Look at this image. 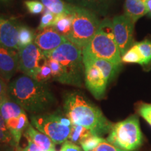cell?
I'll return each mask as SVG.
<instances>
[{"label": "cell", "instance_id": "obj_1", "mask_svg": "<svg viewBox=\"0 0 151 151\" xmlns=\"http://www.w3.org/2000/svg\"><path fill=\"white\" fill-rule=\"evenodd\" d=\"M8 94L24 111L34 114L45 112L55 102L54 94L47 83L26 75L18 76L9 83Z\"/></svg>", "mask_w": 151, "mask_h": 151}, {"label": "cell", "instance_id": "obj_2", "mask_svg": "<svg viewBox=\"0 0 151 151\" xmlns=\"http://www.w3.org/2000/svg\"><path fill=\"white\" fill-rule=\"evenodd\" d=\"M66 116L73 124L87 128L94 135L102 137L110 132L113 124L108 120L101 110L78 92L66 94L64 100Z\"/></svg>", "mask_w": 151, "mask_h": 151}, {"label": "cell", "instance_id": "obj_3", "mask_svg": "<svg viewBox=\"0 0 151 151\" xmlns=\"http://www.w3.org/2000/svg\"><path fill=\"white\" fill-rule=\"evenodd\" d=\"M46 58L60 64L65 74V84L81 88L84 78L82 48L67 41L51 52L44 53Z\"/></svg>", "mask_w": 151, "mask_h": 151}, {"label": "cell", "instance_id": "obj_4", "mask_svg": "<svg viewBox=\"0 0 151 151\" xmlns=\"http://www.w3.org/2000/svg\"><path fill=\"white\" fill-rule=\"evenodd\" d=\"M83 56L105 60L121 65V54L115 39L112 20L106 18L101 21L97 32L82 49Z\"/></svg>", "mask_w": 151, "mask_h": 151}, {"label": "cell", "instance_id": "obj_5", "mask_svg": "<svg viewBox=\"0 0 151 151\" xmlns=\"http://www.w3.org/2000/svg\"><path fill=\"white\" fill-rule=\"evenodd\" d=\"M71 14L72 27L67 39L83 49L97 32L101 21L94 13L76 6H73Z\"/></svg>", "mask_w": 151, "mask_h": 151}, {"label": "cell", "instance_id": "obj_6", "mask_svg": "<svg viewBox=\"0 0 151 151\" xmlns=\"http://www.w3.org/2000/svg\"><path fill=\"white\" fill-rule=\"evenodd\" d=\"M106 140L123 150L134 151L143 140L138 117L131 116L113 124Z\"/></svg>", "mask_w": 151, "mask_h": 151}, {"label": "cell", "instance_id": "obj_7", "mask_svg": "<svg viewBox=\"0 0 151 151\" xmlns=\"http://www.w3.org/2000/svg\"><path fill=\"white\" fill-rule=\"evenodd\" d=\"M31 124L55 144L63 143L69 139L73 125L67 116L58 113L34 115L31 117Z\"/></svg>", "mask_w": 151, "mask_h": 151}, {"label": "cell", "instance_id": "obj_8", "mask_svg": "<svg viewBox=\"0 0 151 151\" xmlns=\"http://www.w3.org/2000/svg\"><path fill=\"white\" fill-rule=\"evenodd\" d=\"M18 57V69L32 78L47 60L44 52L35 43L19 49Z\"/></svg>", "mask_w": 151, "mask_h": 151}, {"label": "cell", "instance_id": "obj_9", "mask_svg": "<svg viewBox=\"0 0 151 151\" xmlns=\"http://www.w3.org/2000/svg\"><path fill=\"white\" fill-rule=\"evenodd\" d=\"M84 64V81L86 86L96 99H100L104 96L109 79L99 67L91 60L83 58Z\"/></svg>", "mask_w": 151, "mask_h": 151}, {"label": "cell", "instance_id": "obj_10", "mask_svg": "<svg viewBox=\"0 0 151 151\" xmlns=\"http://www.w3.org/2000/svg\"><path fill=\"white\" fill-rule=\"evenodd\" d=\"M134 24L125 15L117 16L113 18V35L121 56L134 44Z\"/></svg>", "mask_w": 151, "mask_h": 151}, {"label": "cell", "instance_id": "obj_11", "mask_svg": "<svg viewBox=\"0 0 151 151\" xmlns=\"http://www.w3.org/2000/svg\"><path fill=\"white\" fill-rule=\"evenodd\" d=\"M19 26L15 18L0 14V45L18 51Z\"/></svg>", "mask_w": 151, "mask_h": 151}, {"label": "cell", "instance_id": "obj_12", "mask_svg": "<svg viewBox=\"0 0 151 151\" xmlns=\"http://www.w3.org/2000/svg\"><path fill=\"white\" fill-rule=\"evenodd\" d=\"M67 41V38L60 35L53 27H50L39 31L35 36L34 43L46 53L54 50Z\"/></svg>", "mask_w": 151, "mask_h": 151}, {"label": "cell", "instance_id": "obj_13", "mask_svg": "<svg viewBox=\"0 0 151 151\" xmlns=\"http://www.w3.org/2000/svg\"><path fill=\"white\" fill-rule=\"evenodd\" d=\"M18 51L0 45V74L7 82H10L18 69Z\"/></svg>", "mask_w": 151, "mask_h": 151}, {"label": "cell", "instance_id": "obj_14", "mask_svg": "<svg viewBox=\"0 0 151 151\" xmlns=\"http://www.w3.org/2000/svg\"><path fill=\"white\" fill-rule=\"evenodd\" d=\"M24 136L27 140L37 145L43 151H56L55 143L48 136L35 129L32 124H29L24 132Z\"/></svg>", "mask_w": 151, "mask_h": 151}, {"label": "cell", "instance_id": "obj_15", "mask_svg": "<svg viewBox=\"0 0 151 151\" xmlns=\"http://www.w3.org/2000/svg\"><path fill=\"white\" fill-rule=\"evenodd\" d=\"M124 14L134 23L141 17L148 14L147 0H125Z\"/></svg>", "mask_w": 151, "mask_h": 151}, {"label": "cell", "instance_id": "obj_16", "mask_svg": "<svg viewBox=\"0 0 151 151\" xmlns=\"http://www.w3.org/2000/svg\"><path fill=\"white\" fill-rule=\"evenodd\" d=\"M112 0H66L73 6L87 9L95 14H102L106 11Z\"/></svg>", "mask_w": 151, "mask_h": 151}, {"label": "cell", "instance_id": "obj_17", "mask_svg": "<svg viewBox=\"0 0 151 151\" xmlns=\"http://www.w3.org/2000/svg\"><path fill=\"white\" fill-rule=\"evenodd\" d=\"M24 112V109L9 96L0 101V113L6 121L10 118L19 117Z\"/></svg>", "mask_w": 151, "mask_h": 151}, {"label": "cell", "instance_id": "obj_18", "mask_svg": "<svg viewBox=\"0 0 151 151\" xmlns=\"http://www.w3.org/2000/svg\"><path fill=\"white\" fill-rule=\"evenodd\" d=\"M72 22L73 16L71 12L70 14H62L58 15V16H56L55 21L52 27L60 35L67 38L71 32V27H72Z\"/></svg>", "mask_w": 151, "mask_h": 151}, {"label": "cell", "instance_id": "obj_19", "mask_svg": "<svg viewBox=\"0 0 151 151\" xmlns=\"http://www.w3.org/2000/svg\"><path fill=\"white\" fill-rule=\"evenodd\" d=\"M41 1L46 9L57 16L62 14H70L72 11L73 6L62 0H41Z\"/></svg>", "mask_w": 151, "mask_h": 151}, {"label": "cell", "instance_id": "obj_20", "mask_svg": "<svg viewBox=\"0 0 151 151\" xmlns=\"http://www.w3.org/2000/svg\"><path fill=\"white\" fill-rule=\"evenodd\" d=\"M36 35L31 28L23 24H20L18 29L19 49L35 42Z\"/></svg>", "mask_w": 151, "mask_h": 151}, {"label": "cell", "instance_id": "obj_21", "mask_svg": "<svg viewBox=\"0 0 151 151\" xmlns=\"http://www.w3.org/2000/svg\"><path fill=\"white\" fill-rule=\"evenodd\" d=\"M11 146H15L13 137L0 113V148H7Z\"/></svg>", "mask_w": 151, "mask_h": 151}, {"label": "cell", "instance_id": "obj_22", "mask_svg": "<svg viewBox=\"0 0 151 151\" xmlns=\"http://www.w3.org/2000/svg\"><path fill=\"white\" fill-rule=\"evenodd\" d=\"M92 134V132L87 128L78 124H73L68 140L76 144H79L83 140Z\"/></svg>", "mask_w": 151, "mask_h": 151}, {"label": "cell", "instance_id": "obj_23", "mask_svg": "<svg viewBox=\"0 0 151 151\" xmlns=\"http://www.w3.org/2000/svg\"><path fill=\"white\" fill-rule=\"evenodd\" d=\"M121 60L122 62H124V63H135L142 66L145 65L144 60L135 43L122 56Z\"/></svg>", "mask_w": 151, "mask_h": 151}, {"label": "cell", "instance_id": "obj_24", "mask_svg": "<svg viewBox=\"0 0 151 151\" xmlns=\"http://www.w3.org/2000/svg\"><path fill=\"white\" fill-rule=\"evenodd\" d=\"M135 43L144 60L145 65H147L151 62V41L146 39Z\"/></svg>", "mask_w": 151, "mask_h": 151}, {"label": "cell", "instance_id": "obj_25", "mask_svg": "<svg viewBox=\"0 0 151 151\" xmlns=\"http://www.w3.org/2000/svg\"><path fill=\"white\" fill-rule=\"evenodd\" d=\"M104 139L99 136L92 134L83 140L79 143V145L83 151H90L96 148Z\"/></svg>", "mask_w": 151, "mask_h": 151}, {"label": "cell", "instance_id": "obj_26", "mask_svg": "<svg viewBox=\"0 0 151 151\" xmlns=\"http://www.w3.org/2000/svg\"><path fill=\"white\" fill-rule=\"evenodd\" d=\"M34 79L39 81V82L44 83H47L48 81L52 80L51 69L47 62V60L46 62L41 66L39 72L37 73Z\"/></svg>", "mask_w": 151, "mask_h": 151}, {"label": "cell", "instance_id": "obj_27", "mask_svg": "<svg viewBox=\"0 0 151 151\" xmlns=\"http://www.w3.org/2000/svg\"><path fill=\"white\" fill-rule=\"evenodd\" d=\"M56 16L57 15L50 12V11L45 9L43 16L41 18L40 23H39V25L37 29L39 31H41V30L45 29V28L52 27L55 21Z\"/></svg>", "mask_w": 151, "mask_h": 151}, {"label": "cell", "instance_id": "obj_28", "mask_svg": "<svg viewBox=\"0 0 151 151\" xmlns=\"http://www.w3.org/2000/svg\"><path fill=\"white\" fill-rule=\"evenodd\" d=\"M24 4L27 8L28 12L33 15L40 14L44 12L46 9L42 2L37 0H27L24 2Z\"/></svg>", "mask_w": 151, "mask_h": 151}, {"label": "cell", "instance_id": "obj_29", "mask_svg": "<svg viewBox=\"0 0 151 151\" xmlns=\"http://www.w3.org/2000/svg\"><path fill=\"white\" fill-rule=\"evenodd\" d=\"M90 151H130L126 150L117 147L109 143L106 139H104L98 146Z\"/></svg>", "mask_w": 151, "mask_h": 151}, {"label": "cell", "instance_id": "obj_30", "mask_svg": "<svg viewBox=\"0 0 151 151\" xmlns=\"http://www.w3.org/2000/svg\"><path fill=\"white\" fill-rule=\"evenodd\" d=\"M138 112L151 126V104H141L139 106Z\"/></svg>", "mask_w": 151, "mask_h": 151}, {"label": "cell", "instance_id": "obj_31", "mask_svg": "<svg viewBox=\"0 0 151 151\" xmlns=\"http://www.w3.org/2000/svg\"><path fill=\"white\" fill-rule=\"evenodd\" d=\"M9 83L0 74V101L8 97Z\"/></svg>", "mask_w": 151, "mask_h": 151}, {"label": "cell", "instance_id": "obj_32", "mask_svg": "<svg viewBox=\"0 0 151 151\" xmlns=\"http://www.w3.org/2000/svg\"><path fill=\"white\" fill-rule=\"evenodd\" d=\"M60 151H83L81 147L67 140L62 143Z\"/></svg>", "mask_w": 151, "mask_h": 151}, {"label": "cell", "instance_id": "obj_33", "mask_svg": "<svg viewBox=\"0 0 151 151\" xmlns=\"http://www.w3.org/2000/svg\"><path fill=\"white\" fill-rule=\"evenodd\" d=\"M27 146L25 148H24L22 151H43L40 148H39L37 145L35 144L32 141L27 140Z\"/></svg>", "mask_w": 151, "mask_h": 151}, {"label": "cell", "instance_id": "obj_34", "mask_svg": "<svg viewBox=\"0 0 151 151\" xmlns=\"http://www.w3.org/2000/svg\"><path fill=\"white\" fill-rule=\"evenodd\" d=\"M14 0H0V4L3 5H8L12 2Z\"/></svg>", "mask_w": 151, "mask_h": 151}, {"label": "cell", "instance_id": "obj_35", "mask_svg": "<svg viewBox=\"0 0 151 151\" xmlns=\"http://www.w3.org/2000/svg\"><path fill=\"white\" fill-rule=\"evenodd\" d=\"M147 7L148 10V14H151V0H147Z\"/></svg>", "mask_w": 151, "mask_h": 151}, {"label": "cell", "instance_id": "obj_36", "mask_svg": "<svg viewBox=\"0 0 151 151\" xmlns=\"http://www.w3.org/2000/svg\"><path fill=\"white\" fill-rule=\"evenodd\" d=\"M16 151H22V150H21L20 148H19L18 146H16Z\"/></svg>", "mask_w": 151, "mask_h": 151}, {"label": "cell", "instance_id": "obj_37", "mask_svg": "<svg viewBox=\"0 0 151 151\" xmlns=\"http://www.w3.org/2000/svg\"><path fill=\"white\" fill-rule=\"evenodd\" d=\"M148 16L150 17V18H151V14H148Z\"/></svg>", "mask_w": 151, "mask_h": 151}]
</instances>
